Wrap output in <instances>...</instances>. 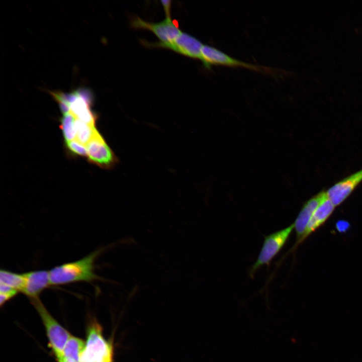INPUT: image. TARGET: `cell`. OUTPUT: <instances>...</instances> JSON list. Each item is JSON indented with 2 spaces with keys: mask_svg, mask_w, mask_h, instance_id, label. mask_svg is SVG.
<instances>
[{
  "mask_svg": "<svg viewBox=\"0 0 362 362\" xmlns=\"http://www.w3.org/2000/svg\"><path fill=\"white\" fill-rule=\"evenodd\" d=\"M85 345L83 340L71 336L67 341L63 351L62 360L68 362H79L80 357Z\"/></svg>",
  "mask_w": 362,
  "mask_h": 362,
  "instance_id": "5bb4252c",
  "label": "cell"
},
{
  "mask_svg": "<svg viewBox=\"0 0 362 362\" xmlns=\"http://www.w3.org/2000/svg\"><path fill=\"white\" fill-rule=\"evenodd\" d=\"M161 3L164 9L166 17H170V10L171 8V1L170 0H163L161 1Z\"/></svg>",
  "mask_w": 362,
  "mask_h": 362,
  "instance_id": "44dd1931",
  "label": "cell"
},
{
  "mask_svg": "<svg viewBox=\"0 0 362 362\" xmlns=\"http://www.w3.org/2000/svg\"><path fill=\"white\" fill-rule=\"evenodd\" d=\"M41 317L49 340V344L58 361L61 359L64 347L71 336L49 313L39 298L31 299Z\"/></svg>",
  "mask_w": 362,
  "mask_h": 362,
  "instance_id": "277c9868",
  "label": "cell"
},
{
  "mask_svg": "<svg viewBox=\"0 0 362 362\" xmlns=\"http://www.w3.org/2000/svg\"><path fill=\"white\" fill-rule=\"evenodd\" d=\"M335 206L328 198L326 192L323 191L320 203L315 210L307 226L302 242L324 224L334 210Z\"/></svg>",
  "mask_w": 362,
  "mask_h": 362,
  "instance_id": "4fadbf2b",
  "label": "cell"
},
{
  "mask_svg": "<svg viewBox=\"0 0 362 362\" xmlns=\"http://www.w3.org/2000/svg\"><path fill=\"white\" fill-rule=\"evenodd\" d=\"M101 251L96 250L81 259L56 266L49 270L51 285L92 282L97 280L99 278L95 273V261Z\"/></svg>",
  "mask_w": 362,
  "mask_h": 362,
  "instance_id": "6da1fadb",
  "label": "cell"
},
{
  "mask_svg": "<svg viewBox=\"0 0 362 362\" xmlns=\"http://www.w3.org/2000/svg\"><path fill=\"white\" fill-rule=\"evenodd\" d=\"M59 107L67 106L74 117L88 124L95 125L96 116L92 110V93L88 88L79 87L70 92L49 90Z\"/></svg>",
  "mask_w": 362,
  "mask_h": 362,
  "instance_id": "7a4b0ae2",
  "label": "cell"
},
{
  "mask_svg": "<svg viewBox=\"0 0 362 362\" xmlns=\"http://www.w3.org/2000/svg\"><path fill=\"white\" fill-rule=\"evenodd\" d=\"M349 222L344 220H338L335 224V227L337 230L340 233H345L350 228Z\"/></svg>",
  "mask_w": 362,
  "mask_h": 362,
  "instance_id": "ffe728a7",
  "label": "cell"
},
{
  "mask_svg": "<svg viewBox=\"0 0 362 362\" xmlns=\"http://www.w3.org/2000/svg\"><path fill=\"white\" fill-rule=\"evenodd\" d=\"M113 347L103 336L101 326L96 321L88 327L85 345L79 362H112Z\"/></svg>",
  "mask_w": 362,
  "mask_h": 362,
  "instance_id": "3957f363",
  "label": "cell"
},
{
  "mask_svg": "<svg viewBox=\"0 0 362 362\" xmlns=\"http://www.w3.org/2000/svg\"><path fill=\"white\" fill-rule=\"evenodd\" d=\"M323 191L311 198L303 206L297 218L295 221L294 229L296 233V240L293 247L288 253L294 252L298 246L302 243L307 226L315 210L319 205L321 200Z\"/></svg>",
  "mask_w": 362,
  "mask_h": 362,
  "instance_id": "30bf717a",
  "label": "cell"
},
{
  "mask_svg": "<svg viewBox=\"0 0 362 362\" xmlns=\"http://www.w3.org/2000/svg\"><path fill=\"white\" fill-rule=\"evenodd\" d=\"M66 146L72 153L81 156H86L87 155L86 146L79 143L77 140H73L66 142Z\"/></svg>",
  "mask_w": 362,
  "mask_h": 362,
  "instance_id": "ac0fdd59",
  "label": "cell"
},
{
  "mask_svg": "<svg viewBox=\"0 0 362 362\" xmlns=\"http://www.w3.org/2000/svg\"><path fill=\"white\" fill-rule=\"evenodd\" d=\"M131 25L134 28L151 31L163 42L174 40L182 33L170 17H166L164 20L159 23L148 22L135 17L131 21Z\"/></svg>",
  "mask_w": 362,
  "mask_h": 362,
  "instance_id": "ba28073f",
  "label": "cell"
},
{
  "mask_svg": "<svg viewBox=\"0 0 362 362\" xmlns=\"http://www.w3.org/2000/svg\"><path fill=\"white\" fill-rule=\"evenodd\" d=\"M19 291L13 290L10 292L0 293V305L2 306L9 300L15 297Z\"/></svg>",
  "mask_w": 362,
  "mask_h": 362,
  "instance_id": "d6986e66",
  "label": "cell"
},
{
  "mask_svg": "<svg viewBox=\"0 0 362 362\" xmlns=\"http://www.w3.org/2000/svg\"><path fill=\"white\" fill-rule=\"evenodd\" d=\"M75 126L76 140L85 146L98 132L95 125L87 124L76 118Z\"/></svg>",
  "mask_w": 362,
  "mask_h": 362,
  "instance_id": "2e32d148",
  "label": "cell"
},
{
  "mask_svg": "<svg viewBox=\"0 0 362 362\" xmlns=\"http://www.w3.org/2000/svg\"><path fill=\"white\" fill-rule=\"evenodd\" d=\"M294 229V223L287 227L264 237V240L257 259L249 270V276L254 277L260 267L268 266L273 259L278 254L289 239Z\"/></svg>",
  "mask_w": 362,
  "mask_h": 362,
  "instance_id": "5b68a950",
  "label": "cell"
},
{
  "mask_svg": "<svg viewBox=\"0 0 362 362\" xmlns=\"http://www.w3.org/2000/svg\"><path fill=\"white\" fill-rule=\"evenodd\" d=\"M0 284L8 286L19 292H22L25 285V277L23 274L14 273L1 269Z\"/></svg>",
  "mask_w": 362,
  "mask_h": 362,
  "instance_id": "9a60e30c",
  "label": "cell"
},
{
  "mask_svg": "<svg viewBox=\"0 0 362 362\" xmlns=\"http://www.w3.org/2000/svg\"><path fill=\"white\" fill-rule=\"evenodd\" d=\"M86 147L89 161L97 165L109 168L117 161L113 151L98 131Z\"/></svg>",
  "mask_w": 362,
  "mask_h": 362,
  "instance_id": "9c48e42d",
  "label": "cell"
},
{
  "mask_svg": "<svg viewBox=\"0 0 362 362\" xmlns=\"http://www.w3.org/2000/svg\"><path fill=\"white\" fill-rule=\"evenodd\" d=\"M362 181V169L337 182L326 192L335 207L340 205Z\"/></svg>",
  "mask_w": 362,
  "mask_h": 362,
  "instance_id": "8fae6325",
  "label": "cell"
},
{
  "mask_svg": "<svg viewBox=\"0 0 362 362\" xmlns=\"http://www.w3.org/2000/svg\"><path fill=\"white\" fill-rule=\"evenodd\" d=\"M144 43L148 46L171 49L184 55L202 61L201 50L203 44L198 39L186 33L182 32L177 37L170 42H144Z\"/></svg>",
  "mask_w": 362,
  "mask_h": 362,
  "instance_id": "52a82bcc",
  "label": "cell"
},
{
  "mask_svg": "<svg viewBox=\"0 0 362 362\" xmlns=\"http://www.w3.org/2000/svg\"><path fill=\"white\" fill-rule=\"evenodd\" d=\"M75 120L74 116L69 112L63 114L61 119L60 128L66 142L76 138Z\"/></svg>",
  "mask_w": 362,
  "mask_h": 362,
  "instance_id": "e0dca14e",
  "label": "cell"
},
{
  "mask_svg": "<svg viewBox=\"0 0 362 362\" xmlns=\"http://www.w3.org/2000/svg\"><path fill=\"white\" fill-rule=\"evenodd\" d=\"M201 53L202 56V61L204 66L209 69H210L211 65L213 64L245 67L250 70L270 74H278L281 73V72H279L278 69L252 64L237 60L216 48L207 45H203Z\"/></svg>",
  "mask_w": 362,
  "mask_h": 362,
  "instance_id": "8992f818",
  "label": "cell"
},
{
  "mask_svg": "<svg viewBox=\"0 0 362 362\" xmlns=\"http://www.w3.org/2000/svg\"><path fill=\"white\" fill-rule=\"evenodd\" d=\"M25 285L23 293L30 299L39 298L40 294L51 285L48 270H37L24 273Z\"/></svg>",
  "mask_w": 362,
  "mask_h": 362,
  "instance_id": "7c38bea8",
  "label": "cell"
}]
</instances>
